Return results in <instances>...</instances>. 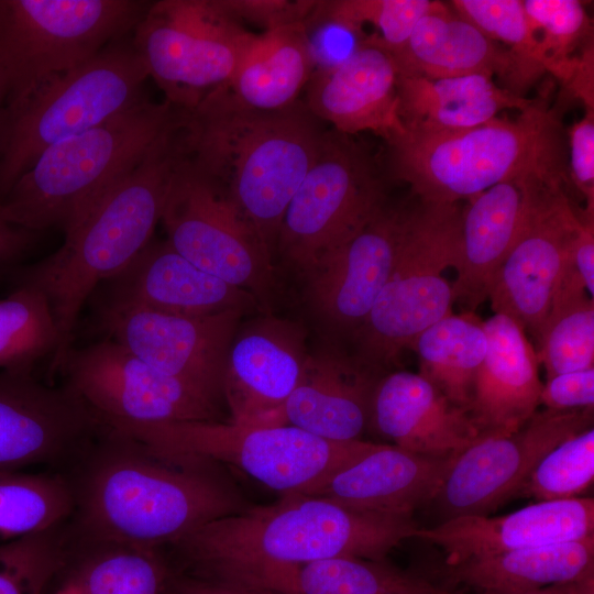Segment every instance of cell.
Returning <instances> with one entry per match:
<instances>
[{
    "mask_svg": "<svg viewBox=\"0 0 594 594\" xmlns=\"http://www.w3.org/2000/svg\"><path fill=\"white\" fill-rule=\"evenodd\" d=\"M70 482L77 527L87 542L157 548L245 509L209 471L212 462L156 453L106 426Z\"/></svg>",
    "mask_w": 594,
    "mask_h": 594,
    "instance_id": "obj_1",
    "label": "cell"
},
{
    "mask_svg": "<svg viewBox=\"0 0 594 594\" xmlns=\"http://www.w3.org/2000/svg\"><path fill=\"white\" fill-rule=\"evenodd\" d=\"M183 128L189 163L234 201L272 253L327 129L304 101L255 110L224 87L184 110Z\"/></svg>",
    "mask_w": 594,
    "mask_h": 594,
    "instance_id": "obj_2",
    "label": "cell"
},
{
    "mask_svg": "<svg viewBox=\"0 0 594 594\" xmlns=\"http://www.w3.org/2000/svg\"><path fill=\"white\" fill-rule=\"evenodd\" d=\"M187 156L183 116L138 165L100 200L54 253L10 275L47 298L58 333L48 365L59 373L85 302L99 284L121 272L152 240L173 178Z\"/></svg>",
    "mask_w": 594,
    "mask_h": 594,
    "instance_id": "obj_3",
    "label": "cell"
},
{
    "mask_svg": "<svg viewBox=\"0 0 594 594\" xmlns=\"http://www.w3.org/2000/svg\"><path fill=\"white\" fill-rule=\"evenodd\" d=\"M413 516L359 510L331 499L282 495L272 505L212 520L176 541L204 571L224 580L264 564H298L333 557L384 560L415 537Z\"/></svg>",
    "mask_w": 594,
    "mask_h": 594,
    "instance_id": "obj_4",
    "label": "cell"
},
{
    "mask_svg": "<svg viewBox=\"0 0 594 594\" xmlns=\"http://www.w3.org/2000/svg\"><path fill=\"white\" fill-rule=\"evenodd\" d=\"M393 177L424 202L458 204L510 178L540 176L568 185L563 127L547 98L513 119L441 134L404 129L387 140Z\"/></svg>",
    "mask_w": 594,
    "mask_h": 594,
    "instance_id": "obj_5",
    "label": "cell"
},
{
    "mask_svg": "<svg viewBox=\"0 0 594 594\" xmlns=\"http://www.w3.org/2000/svg\"><path fill=\"white\" fill-rule=\"evenodd\" d=\"M182 109L146 97L106 122L45 150L0 201L1 216L35 232L70 235L144 157Z\"/></svg>",
    "mask_w": 594,
    "mask_h": 594,
    "instance_id": "obj_6",
    "label": "cell"
},
{
    "mask_svg": "<svg viewBox=\"0 0 594 594\" xmlns=\"http://www.w3.org/2000/svg\"><path fill=\"white\" fill-rule=\"evenodd\" d=\"M147 78L132 36H127L0 110V201L45 150L143 99Z\"/></svg>",
    "mask_w": 594,
    "mask_h": 594,
    "instance_id": "obj_7",
    "label": "cell"
},
{
    "mask_svg": "<svg viewBox=\"0 0 594 594\" xmlns=\"http://www.w3.org/2000/svg\"><path fill=\"white\" fill-rule=\"evenodd\" d=\"M108 427L163 455L231 464L282 495H310L378 446L364 440L330 441L290 425L179 421Z\"/></svg>",
    "mask_w": 594,
    "mask_h": 594,
    "instance_id": "obj_8",
    "label": "cell"
},
{
    "mask_svg": "<svg viewBox=\"0 0 594 594\" xmlns=\"http://www.w3.org/2000/svg\"><path fill=\"white\" fill-rule=\"evenodd\" d=\"M416 198V197H415ZM462 209L459 204H409L389 276L352 340L359 361L378 373L427 328L452 314V284Z\"/></svg>",
    "mask_w": 594,
    "mask_h": 594,
    "instance_id": "obj_9",
    "label": "cell"
},
{
    "mask_svg": "<svg viewBox=\"0 0 594 594\" xmlns=\"http://www.w3.org/2000/svg\"><path fill=\"white\" fill-rule=\"evenodd\" d=\"M139 0H0V110L130 36Z\"/></svg>",
    "mask_w": 594,
    "mask_h": 594,
    "instance_id": "obj_10",
    "label": "cell"
},
{
    "mask_svg": "<svg viewBox=\"0 0 594 594\" xmlns=\"http://www.w3.org/2000/svg\"><path fill=\"white\" fill-rule=\"evenodd\" d=\"M388 202L369 151L327 129L280 222L276 245L302 273L359 233Z\"/></svg>",
    "mask_w": 594,
    "mask_h": 594,
    "instance_id": "obj_11",
    "label": "cell"
},
{
    "mask_svg": "<svg viewBox=\"0 0 594 594\" xmlns=\"http://www.w3.org/2000/svg\"><path fill=\"white\" fill-rule=\"evenodd\" d=\"M255 35L218 0H162L151 2L132 42L165 100L191 110L230 82Z\"/></svg>",
    "mask_w": 594,
    "mask_h": 594,
    "instance_id": "obj_12",
    "label": "cell"
},
{
    "mask_svg": "<svg viewBox=\"0 0 594 594\" xmlns=\"http://www.w3.org/2000/svg\"><path fill=\"white\" fill-rule=\"evenodd\" d=\"M161 221L170 246L202 271L263 301L272 287V253L234 201L185 161Z\"/></svg>",
    "mask_w": 594,
    "mask_h": 594,
    "instance_id": "obj_13",
    "label": "cell"
},
{
    "mask_svg": "<svg viewBox=\"0 0 594 594\" xmlns=\"http://www.w3.org/2000/svg\"><path fill=\"white\" fill-rule=\"evenodd\" d=\"M59 373L105 426L217 421L218 403L111 339L72 346Z\"/></svg>",
    "mask_w": 594,
    "mask_h": 594,
    "instance_id": "obj_14",
    "label": "cell"
},
{
    "mask_svg": "<svg viewBox=\"0 0 594 594\" xmlns=\"http://www.w3.org/2000/svg\"><path fill=\"white\" fill-rule=\"evenodd\" d=\"M592 424L593 408L546 409L516 431L482 433L455 457L433 501L444 519L488 515L521 491L547 452Z\"/></svg>",
    "mask_w": 594,
    "mask_h": 594,
    "instance_id": "obj_15",
    "label": "cell"
},
{
    "mask_svg": "<svg viewBox=\"0 0 594 594\" xmlns=\"http://www.w3.org/2000/svg\"><path fill=\"white\" fill-rule=\"evenodd\" d=\"M580 226V210L566 185L539 182L521 230L493 279L488 300L494 314L509 317L536 338L571 264Z\"/></svg>",
    "mask_w": 594,
    "mask_h": 594,
    "instance_id": "obj_16",
    "label": "cell"
},
{
    "mask_svg": "<svg viewBox=\"0 0 594 594\" xmlns=\"http://www.w3.org/2000/svg\"><path fill=\"white\" fill-rule=\"evenodd\" d=\"M245 312L182 316L124 308L97 311L96 326L151 367L219 404L228 351Z\"/></svg>",
    "mask_w": 594,
    "mask_h": 594,
    "instance_id": "obj_17",
    "label": "cell"
},
{
    "mask_svg": "<svg viewBox=\"0 0 594 594\" xmlns=\"http://www.w3.org/2000/svg\"><path fill=\"white\" fill-rule=\"evenodd\" d=\"M105 428L66 385L0 372V474L73 461Z\"/></svg>",
    "mask_w": 594,
    "mask_h": 594,
    "instance_id": "obj_18",
    "label": "cell"
},
{
    "mask_svg": "<svg viewBox=\"0 0 594 594\" xmlns=\"http://www.w3.org/2000/svg\"><path fill=\"white\" fill-rule=\"evenodd\" d=\"M408 207L387 202L304 273L310 305L333 331L353 339L363 326L389 276Z\"/></svg>",
    "mask_w": 594,
    "mask_h": 594,
    "instance_id": "obj_19",
    "label": "cell"
},
{
    "mask_svg": "<svg viewBox=\"0 0 594 594\" xmlns=\"http://www.w3.org/2000/svg\"><path fill=\"white\" fill-rule=\"evenodd\" d=\"M97 311L143 308L182 316H205L258 307L251 293L216 277L151 240L118 274L106 279Z\"/></svg>",
    "mask_w": 594,
    "mask_h": 594,
    "instance_id": "obj_20",
    "label": "cell"
},
{
    "mask_svg": "<svg viewBox=\"0 0 594 594\" xmlns=\"http://www.w3.org/2000/svg\"><path fill=\"white\" fill-rule=\"evenodd\" d=\"M307 354L300 332L287 322L262 319L239 327L222 382L230 422L283 426L284 405L298 383Z\"/></svg>",
    "mask_w": 594,
    "mask_h": 594,
    "instance_id": "obj_21",
    "label": "cell"
},
{
    "mask_svg": "<svg viewBox=\"0 0 594 594\" xmlns=\"http://www.w3.org/2000/svg\"><path fill=\"white\" fill-rule=\"evenodd\" d=\"M594 501H541L502 516L469 515L418 528L415 537L443 550L447 563L594 536Z\"/></svg>",
    "mask_w": 594,
    "mask_h": 594,
    "instance_id": "obj_22",
    "label": "cell"
},
{
    "mask_svg": "<svg viewBox=\"0 0 594 594\" xmlns=\"http://www.w3.org/2000/svg\"><path fill=\"white\" fill-rule=\"evenodd\" d=\"M398 69L393 54L367 37L340 64L316 69L306 85L309 111L338 132L370 131L385 140L403 130L398 118Z\"/></svg>",
    "mask_w": 594,
    "mask_h": 594,
    "instance_id": "obj_23",
    "label": "cell"
},
{
    "mask_svg": "<svg viewBox=\"0 0 594 594\" xmlns=\"http://www.w3.org/2000/svg\"><path fill=\"white\" fill-rule=\"evenodd\" d=\"M369 426L393 446L433 458L457 457L482 435L465 409L408 371L378 380Z\"/></svg>",
    "mask_w": 594,
    "mask_h": 594,
    "instance_id": "obj_24",
    "label": "cell"
},
{
    "mask_svg": "<svg viewBox=\"0 0 594 594\" xmlns=\"http://www.w3.org/2000/svg\"><path fill=\"white\" fill-rule=\"evenodd\" d=\"M378 373L336 349L307 354L282 411L290 425L330 441L362 440Z\"/></svg>",
    "mask_w": 594,
    "mask_h": 594,
    "instance_id": "obj_25",
    "label": "cell"
},
{
    "mask_svg": "<svg viewBox=\"0 0 594 594\" xmlns=\"http://www.w3.org/2000/svg\"><path fill=\"white\" fill-rule=\"evenodd\" d=\"M541 180L550 179L536 175L506 179L469 199L462 209L452 290L454 301L469 312L488 299L493 279L521 230L532 191Z\"/></svg>",
    "mask_w": 594,
    "mask_h": 594,
    "instance_id": "obj_26",
    "label": "cell"
},
{
    "mask_svg": "<svg viewBox=\"0 0 594 594\" xmlns=\"http://www.w3.org/2000/svg\"><path fill=\"white\" fill-rule=\"evenodd\" d=\"M487 349L473 386L469 414L481 433L513 432L538 411L542 382L527 333L494 314L483 321Z\"/></svg>",
    "mask_w": 594,
    "mask_h": 594,
    "instance_id": "obj_27",
    "label": "cell"
},
{
    "mask_svg": "<svg viewBox=\"0 0 594 594\" xmlns=\"http://www.w3.org/2000/svg\"><path fill=\"white\" fill-rule=\"evenodd\" d=\"M454 459L421 455L378 443L329 477L310 496L364 512L413 516L416 508L436 498Z\"/></svg>",
    "mask_w": 594,
    "mask_h": 594,
    "instance_id": "obj_28",
    "label": "cell"
},
{
    "mask_svg": "<svg viewBox=\"0 0 594 594\" xmlns=\"http://www.w3.org/2000/svg\"><path fill=\"white\" fill-rule=\"evenodd\" d=\"M393 56L398 74L428 79L481 74L498 76L505 88L512 70L505 48L440 1Z\"/></svg>",
    "mask_w": 594,
    "mask_h": 594,
    "instance_id": "obj_29",
    "label": "cell"
},
{
    "mask_svg": "<svg viewBox=\"0 0 594 594\" xmlns=\"http://www.w3.org/2000/svg\"><path fill=\"white\" fill-rule=\"evenodd\" d=\"M397 97L403 129L414 134L468 130L497 118L503 110L521 111L532 101L481 74L439 79L398 74Z\"/></svg>",
    "mask_w": 594,
    "mask_h": 594,
    "instance_id": "obj_30",
    "label": "cell"
},
{
    "mask_svg": "<svg viewBox=\"0 0 594 594\" xmlns=\"http://www.w3.org/2000/svg\"><path fill=\"white\" fill-rule=\"evenodd\" d=\"M222 581L254 585L276 594H455L383 562L333 557L298 564H264Z\"/></svg>",
    "mask_w": 594,
    "mask_h": 594,
    "instance_id": "obj_31",
    "label": "cell"
},
{
    "mask_svg": "<svg viewBox=\"0 0 594 594\" xmlns=\"http://www.w3.org/2000/svg\"><path fill=\"white\" fill-rule=\"evenodd\" d=\"M314 72L305 22H300L256 34L224 88L245 107L275 111L298 100Z\"/></svg>",
    "mask_w": 594,
    "mask_h": 594,
    "instance_id": "obj_32",
    "label": "cell"
},
{
    "mask_svg": "<svg viewBox=\"0 0 594 594\" xmlns=\"http://www.w3.org/2000/svg\"><path fill=\"white\" fill-rule=\"evenodd\" d=\"M450 579L483 591H526L594 574V536L524 548L451 565Z\"/></svg>",
    "mask_w": 594,
    "mask_h": 594,
    "instance_id": "obj_33",
    "label": "cell"
},
{
    "mask_svg": "<svg viewBox=\"0 0 594 594\" xmlns=\"http://www.w3.org/2000/svg\"><path fill=\"white\" fill-rule=\"evenodd\" d=\"M419 374L469 413L476 374L487 349L483 321L472 312L449 315L413 342Z\"/></svg>",
    "mask_w": 594,
    "mask_h": 594,
    "instance_id": "obj_34",
    "label": "cell"
},
{
    "mask_svg": "<svg viewBox=\"0 0 594 594\" xmlns=\"http://www.w3.org/2000/svg\"><path fill=\"white\" fill-rule=\"evenodd\" d=\"M535 340L547 380L594 367V300L572 261Z\"/></svg>",
    "mask_w": 594,
    "mask_h": 594,
    "instance_id": "obj_35",
    "label": "cell"
},
{
    "mask_svg": "<svg viewBox=\"0 0 594 594\" xmlns=\"http://www.w3.org/2000/svg\"><path fill=\"white\" fill-rule=\"evenodd\" d=\"M450 7L506 50L512 70L506 84L510 92L526 91L547 73L539 37L520 0H453Z\"/></svg>",
    "mask_w": 594,
    "mask_h": 594,
    "instance_id": "obj_36",
    "label": "cell"
},
{
    "mask_svg": "<svg viewBox=\"0 0 594 594\" xmlns=\"http://www.w3.org/2000/svg\"><path fill=\"white\" fill-rule=\"evenodd\" d=\"M73 512V490L63 475L0 474V543L58 528Z\"/></svg>",
    "mask_w": 594,
    "mask_h": 594,
    "instance_id": "obj_37",
    "label": "cell"
},
{
    "mask_svg": "<svg viewBox=\"0 0 594 594\" xmlns=\"http://www.w3.org/2000/svg\"><path fill=\"white\" fill-rule=\"evenodd\" d=\"M58 333L46 296L31 286H14L0 299V372L33 375L54 354Z\"/></svg>",
    "mask_w": 594,
    "mask_h": 594,
    "instance_id": "obj_38",
    "label": "cell"
},
{
    "mask_svg": "<svg viewBox=\"0 0 594 594\" xmlns=\"http://www.w3.org/2000/svg\"><path fill=\"white\" fill-rule=\"evenodd\" d=\"M90 546L72 578L84 594H163L166 568L156 548L108 542Z\"/></svg>",
    "mask_w": 594,
    "mask_h": 594,
    "instance_id": "obj_39",
    "label": "cell"
},
{
    "mask_svg": "<svg viewBox=\"0 0 594 594\" xmlns=\"http://www.w3.org/2000/svg\"><path fill=\"white\" fill-rule=\"evenodd\" d=\"M522 7L539 37L547 73L564 81L576 61V48L593 40L592 23L582 2L524 0Z\"/></svg>",
    "mask_w": 594,
    "mask_h": 594,
    "instance_id": "obj_40",
    "label": "cell"
},
{
    "mask_svg": "<svg viewBox=\"0 0 594 594\" xmlns=\"http://www.w3.org/2000/svg\"><path fill=\"white\" fill-rule=\"evenodd\" d=\"M430 0H333L317 1L314 13L353 30L367 37L366 24L392 54L407 42L416 23L432 8Z\"/></svg>",
    "mask_w": 594,
    "mask_h": 594,
    "instance_id": "obj_41",
    "label": "cell"
},
{
    "mask_svg": "<svg viewBox=\"0 0 594 594\" xmlns=\"http://www.w3.org/2000/svg\"><path fill=\"white\" fill-rule=\"evenodd\" d=\"M594 479L593 427L563 440L538 462L520 492L541 501L580 497Z\"/></svg>",
    "mask_w": 594,
    "mask_h": 594,
    "instance_id": "obj_42",
    "label": "cell"
},
{
    "mask_svg": "<svg viewBox=\"0 0 594 594\" xmlns=\"http://www.w3.org/2000/svg\"><path fill=\"white\" fill-rule=\"evenodd\" d=\"M58 528L0 543V594H43L65 559Z\"/></svg>",
    "mask_w": 594,
    "mask_h": 594,
    "instance_id": "obj_43",
    "label": "cell"
},
{
    "mask_svg": "<svg viewBox=\"0 0 594 594\" xmlns=\"http://www.w3.org/2000/svg\"><path fill=\"white\" fill-rule=\"evenodd\" d=\"M234 20L250 22L266 31L305 22L314 11V0H218Z\"/></svg>",
    "mask_w": 594,
    "mask_h": 594,
    "instance_id": "obj_44",
    "label": "cell"
},
{
    "mask_svg": "<svg viewBox=\"0 0 594 594\" xmlns=\"http://www.w3.org/2000/svg\"><path fill=\"white\" fill-rule=\"evenodd\" d=\"M569 179L582 195L585 208L580 212L594 218V109L568 130Z\"/></svg>",
    "mask_w": 594,
    "mask_h": 594,
    "instance_id": "obj_45",
    "label": "cell"
},
{
    "mask_svg": "<svg viewBox=\"0 0 594 594\" xmlns=\"http://www.w3.org/2000/svg\"><path fill=\"white\" fill-rule=\"evenodd\" d=\"M540 405L550 410L594 407V367L548 378L542 385Z\"/></svg>",
    "mask_w": 594,
    "mask_h": 594,
    "instance_id": "obj_46",
    "label": "cell"
},
{
    "mask_svg": "<svg viewBox=\"0 0 594 594\" xmlns=\"http://www.w3.org/2000/svg\"><path fill=\"white\" fill-rule=\"evenodd\" d=\"M40 232L7 221L0 213V278L10 275L33 250Z\"/></svg>",
    "mask_w": 594,
    "mask_h": 594,
    "instance_id": "obj_47",
    "label": "cell"
},
{
    "mask_svg": "<svg viewBox=\"0 0 594 594\" xmlns=\"http://www.w3.org/2000/svg\"><path fill=\"white\" fill-rule=\"evenodd\" d=\"M561 85L571 98L581 100L585 109H594L593 40L581 47L572 69Z\"/></svg>",
    "mask_w": 594,
    "mask_h": 594,
    "instance_id": "obj_48",
    "label": "cell"
},
{
    "mask_svg": "<svg viewBox=\"0 0 594 594\" xmlns=\"http://www.w3.org/2000/svg\"><path fill=\"white\" fill-rule=\"evenodd\" d=\"M581 226L576 232L571 261L583 280L587 294L594 296V218L581 215Z\"/></svg>",
    "mask_w": 594,
    "mask_h": 594,
    "instance_id": "obj_49",
    "label": "cell"
},
{
    "mask_svg": "<svg viewBox=\"0 0 594 594\" xmlns=\"http://www.w3.org/2000/svg\"><path fill=\"white\" fill-rule=\"evenodd\" d=\"M173 594H276L254 585L230 581L185 580L176 584Z\"/></svg>",
    "mask_w": 594,
    "mask_h": 594,
    "instance_id": "obj_50",
    "label": "cell"
},
{
    "mask_svg": "<svg viewBox=\"0 0 594 594\" xmlns=\"http://www.w3.org/2000/svg\"><path fill=\"white\" fill-rule=\"evenodd\" d=\"M482 594H569L568 584L526 591H483Z\"/></svg>",
    "mask_w": 594,
    "mask_h": 594,
    "instance_id": "obj_51",
    "label": "cell"
},
{
    "mask_svg": "<svg viewBox=\"0 0 594 594\" xmlns=\"http://www.w3.org/2000/svg\"><path fill=\"white\" fill-rule=\"evenodd\" d=\"M569 594H594V574L568 583Z\"/></svg>",
    "mask_w": 594,
    "mask_h": 594,
    "instance_id": "obj_52",
    "label": "cell"
},
{
    "mask_svg": "<svg viewBox=\"0 0 594 594\" xmlns=\"http://www.w3.org/2000/svg\"><path fill=\"white\" fill-rule=\"evenodd\" d=\"M55 594H84L79 584L70 576Z\"/></svg>",
    "mask_w": 594,
    "mask_h": 594,
    "instance_id": "obj_53",
    "label": "cell"
}]
</instances>
